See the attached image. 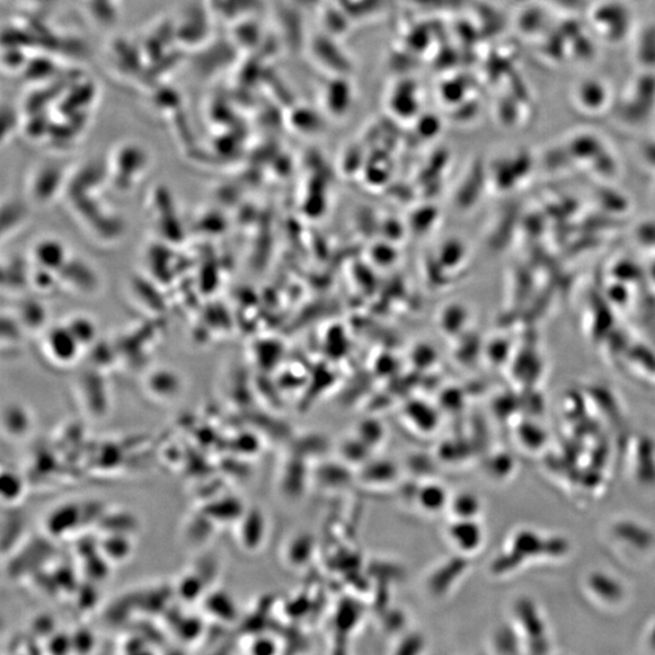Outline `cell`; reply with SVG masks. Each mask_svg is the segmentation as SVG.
Masks as SVG:
<instances>
[{
	"mask_svg": "<svg viewBox=\"0 0 655 655\" xmlns=\"http://www.w3.org/2000/svg\"><path fill=\"white\" fill-rule=\"evenodd\" d=\"M88 504L77 501L62 502L45 516L43 526L49 538L61 540L83 528L88 515Z\"/></svg>",
	"mask_w": 655,
	"mask_h": 655,
	"instance_id": "obj_1",
	"label": "cell"
},
{
	"mask_svg": "<svg viewBox=\"0 0 655 655\" xmlns=\"http://www.w3.org/2000/svg\"><path fill=\"white\" fill-rule=\"evenodd\" d=\"M594 26L609 41H620L630 32L633 16L626 6L619 3H603L592 13Z\"/></svg>",
	"mask_w": 655,
	"mask_h": 655,
	"instance_id": "obj_2",
	"label": "cell"
},
{
	"mask_svg": "<svg viewBox=\"0 0 655 655\" xmlns=\"http://www.w3.org/2000/svg\"><path fill=\"white\" fill-rule=\"evenodd\" d=\"M82 345L69 331L67 325L51 329L45 336L44 350L48 358L60 367L77 362Z\"/></svg>",
	"mask_w": 655,
	"mask_h": 655,
	"instance_id": "obj_3",
	"label": "cell"
},
{
	"mask_svg": "<svg viewBox=\"0 0 655 655\" xmlns=\"http://www.w3.org/2000/svg\"><path fill=\"white\" fill-rule=\"evenodd\" d=\"M655 106V75H643L635 82L633 95L626 100L623 117L630 123H642Z\"/></svg>",
	"mask_w": 655,
	"mask_h": 655,
	"instance_id": "obj_4",
	"label": "cell"
},
{
	"mask_svg": "<svg viewBox=\"0 0 655 655\" xmlns=\"http://www.w3.org/2000/svg\"><path fill=\"white\" fill-rule=\"evenodd\" d=\"M237 540L242 550L254 553L261 550L267 538V518L261 509H245L237 523Z\"/></svg>",
	"mask_w": 655,
	"mask_h": 655,
	"instance_id": "obj_5",
	"label": "cell"
},
{
	"mask_svg": "<svg viewBox=\"0 0 655 655\" xmlns=\"http://www.w3.org/2000/svg\"><path fill=\"white\" fill-rule=\"evenodd\" d=\"M483 536L478 519H450L447 528V539L461 556L477 553L483 543Z\"/></svg>",
	"mask_w": 655,
	"mask_h": 655,
	"instance_id": "obj_6",
	"label": "cell"
},
{
	"mask_svg": "<svg viewBox=\"0 0 655 655\" xmlns=\"http://www.w3.org/2000/svg\"><path fill=\"white\" fill-rule=\"evenodd\" d=\"M450 495L439 482L428 481L419 485L414 491V504L422 514L439 515L448 509Z\"/></svg>",
	"mask_w": 655,
	"mask_h": 655,
	"instance_id": "obj_7",
	"label": "cell"
},
{
	"mask_svg": "<svg viewBox=\"0 0 655 655\" xmlns=\"http://www.w3.org/2000/svg\"><path fill=\"white\" fill-rule=\"evenodd\" d=\"M32 256L38 269L44 271H60L68 263L69 252L64 243L58 239L44 238L37 242Z\"/></svg>",
	"mask_w": 655,
	"mask_h": 655,
	"instance_id": "obj_8",
	"label": "cell"
},
{
	"mask_svg": "<svg viewBox=\"0 0 655 655\" xmlns=\"http://www.w3.org/2000/svg\"><path fill=\"white\" fill-rule=\"evenodd\" d=\"M315 550V540L311 534L299 533L288 540L284 546L283 558L287 566L301 570L310 563Z\"/></svg>",
	"mask_w": 655,
	"mask_h": 655,
	"instance_id": "obj_9",
	"label": "cell"
},
{
	"mask_svg": "<svg viewBox=\"0 0 655 655\" xmlns=\"http://www.w3.org/2000/svg\"><path fill=\"white\" fill-rule=\"evenodd\" d=\"M99 550L112 564L127 562L134 553L133 536L106 533L102 539H99Z\"/></svg>",
	"mask_w": 655,
	"mask_h": 655,
	"instance_id": "obj_10",
	"label": "cell"
},
{
	"mask_svg": "<svg viewBox=\"0 0 655 655\" xmlns=\"http://www.w3.org/2000/svg\"><path fill=\"white\" fill-rule=\"evenodd\" d=\"M609 93L606 86L597 79H585L575 90V99L581 110L595 113L605 109L608 103Z\"/></svg>",
	"mask_w": 655,
	"mask_h": 655,
	"instance_id": "obj_11",
	"label": "cell"
},
{
	"mask_svg": "<svg viewBox=\"0 0 655 655\" xmlns=\"http://www.w3.org/2000/svg\"><path fill=\"white\" fill-rule=\"evenodd\" d=\"M245 509L247 508L239 499L225 497L224 499H217V500L203 506L200 512L210 521H213L215 525H220V523H237L244 515Z\"/></svg>",
	"mask_w": 655,
	"mask_h": 655,
	"instance_id": "obj_12",
	"label": "cell"
},
{
	"mask_svg": "<svg viewBox=\"0 0 655 655\" xmlns=\"http://www.w3.org/2000/svg\"><path fill=\"white\" fill-rule=\"evenodd\" d=\"M208 615L223 623H235L238 619V608L235 599L227 592L214 590L203 597Z\"/></svg>",
	"mask_w": 655,
	"mask_h": 655,
	"instance_id": "obj_13",
	"label": "cell"
},
{
	"mask_svg": "<svg viewBox=\"0 0 655 655\" xmlns=\"http://www.w3.org/2000/svg\"><path fill=\"white\" fill-rule=\"evenodd\" d=\"M147 391L158 401H173L181 394L182 381L175 373L159 370L148 376Z\"/></svg>",
	"mask_w": 655,
	"mask_h": 655,
	"instance_id": "obj_14",
	"label": "cell"
},
{
	"mask_svg": "<svg viewBox=\"0 0 655 655\" xmlns=\"http://www.w3.org/2000/svg\"><path fill=\"white\" fill-rule=\"evenodd\" d=\"M32 419L23 405L10 403L3 412V429L13 439L29 435Z\"/></svg>",
	"mask_w": 655,
	"mask_h": 655,
	"instance_id": "obj_15",
	"label": "cell"
},
{
	"mask_svg": "<svg viewBox=\"0 0 655 655\" xmlns=\"http://www.w3.org/2000/svg\"><path fill=\"white\" fill-rule=\"evenodd\" d=\"M360 467V481L367 484L387 485L398 477L397 466L387 460H369Z\"/></svg>",
	"mask_w": 655,
	"mask_h": 655,
	"instance_id": "obj_16",
	"label": "cell"
},
{
	"mask_svg": "<svg viewBox=\"0 0 655 655\" xmlns=\"http://www.w3.org/2000/svg\"><path fill=\"white\" fill-rule=\"evenodd\" d=\"M481 501L471 491H459L450 495L448 509L450 519H477L481 514Z\"/></svg>",
	"mask_w": 655,
	"mask_h": 655,
	"instance_id": "obj_17",
	"label": "cell"
},
{
	"mask_svg": "<svg viewBox=\"0 0 655 655\" xmlns=\"http://www.w3.org/2000/svg\"><path fill=\"white\" fill-rule=\"evenodd\" d=\"M0 491H2V500L9 506L15 505L23 498L26 487L22 477L13 470H2V481H0Z\"/></svg>",
	"mask_w": 655,
	"mask_h": 655,
	"instance_id": "obj_18",
	"label": "cell"
},
{
	"mask_svg": "<svg viewBox=\"0 0 655 655\" xmlns=\"http://www.w3.org/2000/svg\"><path fill=\"white\" fill-rule=\"evenodd\" d=\"M206 580L196 571H190L180 579L178 595L185 602L192 603L206 596Z\"/></svg>",
	"mask_w": 655,
	"mask_h": 655,
	"instance_id": "obj_19",
	"label": "cell"
},
{
	"mask_svg": "<svg viewBox=\"0 0 655 655\" xmlns=\"http://www.w3.org/2000/svg\"><path fill=\"white\" fill-rule=\"evenodd\" d=\"M106 533L131 534L137 529V519L129 512H113V514H103L99 521Z\"/></svg>",
	"mask_w": 655,
	"mask_h": 655,
	"instance_id": "obj_20",
	"label": "cell"
},
{
	"mask_svg": "<svg viewBox=\"0 0 655 655\" xmlns=\"http://www.w3.org/2000/svg\"><path fill=\"white\" fill-rule=\"evenodd\" d=\"M370 452H372V449L356 436L345 439L340 446V454H341L342 460L345 463L357 464L360 466L370 460Z\"/></svg>",
	"mask_w": 655,
	"mask_h": 655,
	"instance_id": "obj_21",
	"label": "cell"
},
{
	"mask_svg": "<svg viewBox=\"0 0 655 655\" xmlns=\"http://www.w3.org/2000/svg\"><path fill=\"white\" fill-rule=\"evenodd\" d=\"M417 408L420 412V414H418V412L414 408H407V411H405L407 421H409V424L412 428L418 429L419 433H426V435L433 433L437 426H438V419H437L436 412H433L429 408H420V405H418Z\"/></svg>",
	"mask_w": 655,
	"mask_h": 655,
	"instance_id": "obj_22",
	"label": "cell"
},
{
	"mask_svg": "<svg viewBox=\"0 0 655 655\" xmlns=\"http://www.w3.org/2000/svg\"><path fill=\"white\" fill-rule=\"evenodd\" d=\"M112 566L113 564L100 553V550L83 560V567H84L83 570L89 580L93 582L105 580L109 577Z\"/></svg>",
	"mask_w": 655,
	"mask_h": 655,
	"instance_id": "obj_23",
	"label": "cell"
},
{
	"mask_svg": "<svg viewBox=\"0 0 655 655\" xmlns=\"http://www.w3.org/2000/svg\"><path fill=\"white\" fill-rule=\"evenodd\" d=\"M637 58L647 68L655 67V26L648 27L637 41Z\"/></svg>",
	"mask_w": 655,
	"mask_h": 655,
	"instance_id": "obj_24",
	"label": "cell"
},
{
	"mask_svg": "<svg viewBox=\"0 0 655 655\" xmlns=\"http://www.w3.org/2000/svg\"><path fill=\"white\" fill-rule=\"evenodd\" d=\"M355 436L358 437L360 441L366 443L370 449L374 450L384 442L385 429L379 422L364 421L357 428Z\"/></svg>",
	"mask_w": 655,
	"mask_h": 655,
	"instance_id": "obj_25",
	"label": "cell"
},
{
	"mask_svg": "<svg viewBox=\"0 0 655 655\" xmlns=\"http://www.w3.org/2000/svg\"><path fill=\"white\" fill-rule=\"evenodd\" d=\"M247 647L249 653L254 655H271L279 651V641L270 635L252 636Z\"/></svg>",
	"mask_w": 655,
	"mask_h": 655,
	"instance_id": "obj_26",
	"label": "cell"
},
{
	"mask_svg": "<svg viewBox=\"0 0 655 655\" xmlns=\"http://www.w3.org/2000/svg\"><path fill=\"white\" fill-rule=\"evenodd\" d=\"M48 648L49 653H67L72 650L71 636L64 635V633H53L48 639Z\"/></svg>",
	"mask_w": 655,
	"mask_h": 655,
	"instance_id": "obj_27",
	"label": "cell"
},
{
	"mask_svg": "<svg viewBox=\"0 0 655 655\" xmlns=\"http://www.w3.org/2000/svg\"><path fill=\"white\" fill-rule=\"evenodd\" d=\"M422 648H424V639H422L420 635H417V633H412V635H408L403 641H402L400 646H397L396 653H420Z\"/></svg>",
	"mask_w": 655,
	"mask_h": 655,
	"instance_id": "obj_28",
	"label": "cell"
},
{
	"mask_svg": "<svg viewBox=\"0 0 655 655\" xmlns=\"http://www.w3.org/2000/svg\"><path fill=\"white\" fill-rule=\"evenodd\" d=\"M72 650L78 651H90L93 647V637L89 631L79 630L75 635L71 636Z\"/></svg>",
	"mask_w": 655,
	"mask_h": 655,
	"instance_id": "obj_29",
	"label": "cell"
},
{
	"mask_svg": "<svg viewBox=\"0 0 655 655\" xmlns=\"http://www.w3.org/2000/svg\"><path fill=\"white\" fill-rule=\"evenodd\" d=\"M196 623H197L196 620L193 619V620H186V622L183 624H185L186 626L199 625V624H196ZM192 630H197V629H196V627H192V629H190V627H182L181 633H180V635H181V637L189 636L190 639H194V637H196V636H194V633H192Z\"/></svg>",
	"mask_w": 655,
	"mask_h": 655,
	"instance_id": "obj_30",
	"label": "cell"
}]
</instances>
